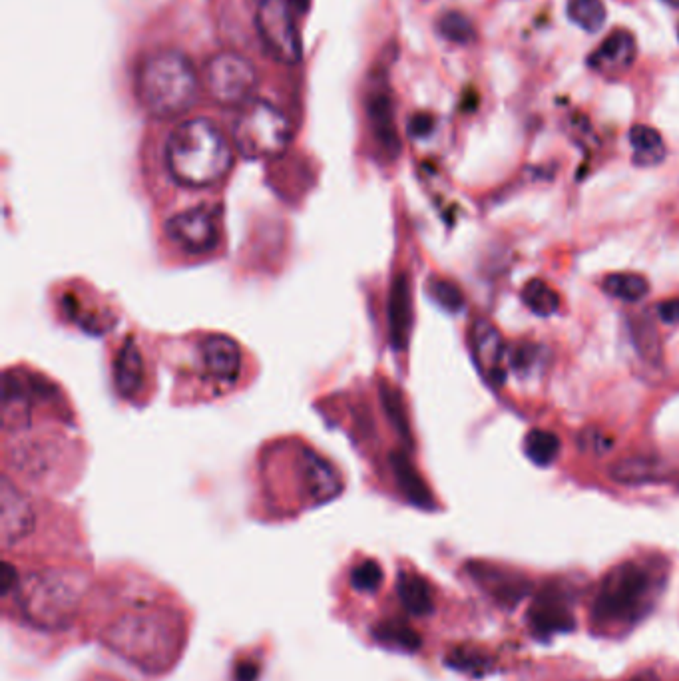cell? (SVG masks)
<instances>
[{"label": "cell", "mask_w": 679, "mask_h": 681, "mask_svg": "<svg viewBox=\"0 0 679 681\" xmlns=\"http://www.w3.org/2000/svg\"><path fill=\"white\" fill-rule=\"evenodd\" d=\"M166 164L176 182L208 188L222 182L233 164V148L208 118L182 122L166 142Z\"/></svg>", "instance_id": "cell-1"}, {"label": "cell", "mask_w": 679, "mask_h": 681, "mask_svg": "<svg viewBox=\"0 0 679 681\" xmlns=\"http://www.w3.org/2000/svg\"><path fill=\"white\" fill-rule=\"evenodd\" d=\"M180 622L162 610H136L116 620L106 632V644L146 672L168 670L182 648Z\"/></svg>", "instance_id": "cell-2"}, {"label": "cell", "mask_w": 679, "mask_h": 681, "mask_svg": "<svg viewBox=\"0 0 679 681\" xmlns=\"http://www.w3.org/2000/svg\"><path fill=\"white\" fill-rule=\"evenodd\" d=\"M136 94L148 114L176 118L198 102L200 78L184 52L162 48L142 60L136 76Z\"/></svg>", "instance_id": "cell-3"}, {"label": "cell", "mask_w": 679, "mask_h": 681, "mask_svg": "<svg viewBox=\"0 0 679 681\" xmlns=\"http://www.w3.org/2000/svg\"><path fill=\"white\" fill-rule=\"evenodd\" d=\"M652 606V580L636 562L612 568L600 582L592 602V622L600 628L630 626Z\"/></svg>", "instance_id": "cell-4"}, {"label": "cell", "mask_w": 679, "mask_h": 681, "mask_svg": "<svg viewBox=\"0 0 679 681\" xmlns=\"http://www.w3.org/2000/svg\"><path fill=\"white\" fill-rule=\"evenodd\" d=\"M291 138L289 118L271 102L253 98L241 106L233 126V142L243 158H277L289 148Z\"/></svg>", "instance_id": "cell-5"}, {"label": "cell", "mask_w": 679, "mask_h": 681, "mask_svg": "<svg viewBox=\"0 0 679 681\" xmlns=\"http://www.w3.org/2000/svg\"><path fill=\"white\" fill-rule=\"evenodd\" d=\"M20 590V602L26 618L40 628L66 626L80 604V580L62 572H44L28 576Z\"/></svg>", "instance_id": "cell-6"}, {"label": "cell", "mask_w": 679, "mask_h": 681, "mask_svg": "<svg viewBox=\"0 0 679 681\" xmlns=\"http://www.w3.org/2000/svg\"><path fill=\"white\" fill-rule=\"evenodd\" d=\"M255 28L265 50L285 66H295L303 58V44L287 0H259L255 8Z\"/></svg>", "instance_id": "cell-7"}, {"label": "cell", "mask_w": 679, "mask_h": 681, "mask_svg": "<svg viewBox=\"0 0 679 681\" xmlns=\"http://www.w3.org/2000/svg\"><path fill=\"white\" fill-rule=\"evenodd\" d=\"M257 84L259 76L255 66L237 52H218L206 66L208 94L222 106L247 104L253 100Z\"/></svg>", "instance_id": "cell-8"}, {"label": "cell", "mask_w": 679, "mask_h": 681, "mask_svg": "<svg viewBox=\"0 0 679 681\" xmlns=\"http://www.w3.org/2000/svg\"><path fill=\"white\" fill-rule=\"evenodd\" d=\"M166 233L184 251L194 255H204L212 251L220 241L216 214L206 206L174 216L166 224Z\"/></svg>", "instance_id": "cell-9"}, {"label": "cell", "mask_w": 679, "mask_h": 681, "mask_svg": "<svg viewBox=\"0 0 679 681\" xmlns=\"http://www.w3.org/2000/svg\"><path fill=\"white\" fill-rule=\"evenodd\" d=\"M526 618L532 634L538 638H550L574 630L572 610L566 600L554 590L540 592L534 598V604L528 608Z\"/></svg>", "instance_id": "cell-10"}, {"label": "cell", "mask_w": 679, "mask_h": 681, "mask_svg": "<svg viewBox=\"0 0 679 681\" xmlns=\"http://www.w3.org/2000/svg\"><path fill=\"white\" fill-rule=\"evenodd\" d=\"M470 347L484 375L494 385H502L506 379V373L502 367L504 343H502L498 329L486 319H476L470 329Z\"/></svg>", "instance_id": "cell-11"}, {"label": "cell", "mask_w": 679, "mask_h": 681, "mask_svg": "<svg viewBox=\"0 0 679 681\" xmlns=\"http://www.w3.org/2000/svg\"><path fill=\"white\" fill-rule=\"evenodd\" d=\"M0 516L2 544L6 548L24 540L34 528V512L30 502L8 480L2 482Z\"/></svg>", "instance_id": "cell-12"}, {"label": "cell", "mask_w": 679, "mask_h": 681, "mask_svg": "<svg viewBox=\"0 0 679 681\" xmlns=\"http://www.w3.org/2000/svg\"><path fill=\"white\" fill-rule=\"evenodd\" d=\"M202 361L206 373L214 381L222 385H231L237 381L241 371V351L231 337L210 335L202 343Z\"/></svg>", "instance_id": "cell-13"}, {"label": "cell", "mask_w": 679, "mask_h": 681, "mask_svg": "<svg viewBox=\"0 0 679 681\" xmlns=\"http://www.w3.org/2000/svg\"><path fill=\"white\" fill-rule=\"evenodd\" d=\"M636 52L634 36L628 30H616L592 54L590 66L604 76H618L634 64Z\"/></svg>", "instance_id": "cell-14"}, {"label": "cell", "mask_w": 679, "mask_h": 681, "mask_svg": "<svg viewBox=\"0 0 679 681\" xmlns=\"http://www.w3.org/2000/svg\"><path fill=\"white\" fill-rule=\"evenodd\" d=\"M301 470L303 486L313 502H327L335 498L343 488L339 472L333 468L331 462H327L319 454L309 451L301 454Z\"/></svg>", "instance_id": "cell-15"}, {"label": "cell", "mask_w": 679, "mask_h": 681, "mask_svg": "<svg viewBox=\"0 0 679 681\" xmlns=\"http://www.w3.org/2000/svg\"><path fill=\"white\" fill-rule=\"evenodd\" d=\"M472 576L474 580L498 602V604H504V606H512L516 602H520L530 586L528 582L518 576V574H512L508 570H500V568H494V566H488V564H480V566H472Z\"/></svg>", "instance_id": "cell-16"}, {"label": "cell", "mask_w": 679, "mask_h": 681, "mask_svg": "<svg viewBox=\"0 0 679 681\" xmlns=\"http://www.w3.org/2000/svg\"><path fill=\"white\" fill-rule=\"evenodd\" d=\"M389 325L393 345L397 349H405L413 325V297L407 275H399L393 283L389 299Z\"/></svg>", "instance_id": "cell-17"}, {"label": "cell", "mask_w": 679, "mask_h": 681, "mask_svg": "<svg viewBox=\"0 0 679 681\" xmlns=\"http://www.w3.org/2000/svg\"><path fill=\"white\" fill-rule=\"evenodd\" d=\"M369 120H371V130L381 146V150L389 156L395 158L401 152V140L395 128V114H393V102L387 92H377L369 100Z\"/></svg>", "instance_id": "cell-18"}, {"label": "cell", "mask_w": 679, "mask_h": 681, "mask_svg": "<svg viewBox=\"0 0 679 681\" xmlns=\"http://www.w3.org/2000/svg\"><path fill=\"white\" fill-rule=\"evenodd\" d=\"M114 383L120 395L132 399L140 393L144 383V359L134 343V339H126L118 357L114 361Z\"/></svg>", "instance_id": "cell-19"}, {"label": "cell", "mask_w": 679, "mask_h": 681, "mask_svg": "<svg viewBox=\"0 0 679 681\" xmlns=\"http://www.w3.org/2000/svg\"><path fill=\"white\" fill-rule=\"evenodd\" d=\"M610 476L624 484H644V482H658L670 476V466L660 460L632 456L622 458L610 466Z\"/></svg>", "instance_id": "cell-20"}, {"label": "cell", "mask_w": 679, "mask_h": 681, "mask_svg": "<svg viewBox=\"0 0 679 681\" xmlns=\"http://www.w3.org/2000/svg\"><path fill=\"white\" fill-rule=\"evenodd\" d=\"M630 144L634 150V162L638 166L652 168L662 164L666 158V142L662 134L652 126H634L630 130Z\"/></svg>", "instance_id": "cell-21"}, {"label": "cell", "mask_w": 679, "mask_h": 681, "mask_svg": "<svg viewBox=\"0 0 679 681\" xmlns=\"http://www.w3.org/2000/svg\"><path fill=\"white\" fill-rule=\"evenodd\" d=\"M399 598L403 606L413 614V616H427L433 612V590L427 584L425 578L413 572H403L399 576Z\"/></svg>", "instance_id": "cell-22"}, {"label": "cell", "mask_w": 679, "mask_h": 681, "mask_svg": "<svg viewBox=\"0 0 679 681\" xmlns=\"http://www.w3.org/2000/svg\"><path fill=\"white\" fill-rule=\"evenodd\" d=\"M393 468H395L399 486L403 488L407 498L411 502H415L417 506L429 508L433 504V496H431L427 484L423 482V478L419 476V472L413 468V464L405 456L399 454V456H393Z\"/></svg>", "instance_id": "cell-23"}, {"label": "cell", "mask_w": 679, "mask_h": 681, "mask_svg": "<svg viewBox=\"0 0 679 681\" xmlns=\"http://www.w3.org/2000/svg\"><path fill=\"white\" fill-rule=\"evenodd\" d=\"M604 291L616 299L636 303L644 299L650 291V283L646 277L638 273H612L602 283Z\"/></svg>", "instance_id": "cell-24"}, {"label": "cell", "mask_w": 679, "mask_h": 681, "mask_svg": "<svg viewBox=\"0 0 679 681\" xmlns=\"http://www.w3.org/2000/svg\"><path fill=\"white\" fill-rule=\"evenodd\" d=\"M524 453L536 466H550L560 454V439L542 429H534L524 439Z\"/></svg>", "instance_id": "cell-25"}, {"label": "cell", "mask_w": 679, "mask_h": 681, "mask_svg": "<svg viewBox=\"0 0 679 681\" xmlns=\"http://www.w3.org/2000/svg\"><path fill=\"white\" fill-rule=\"evenodd\" d=\"M522 301L526 303V307L532 313H536L540 317H548V315L556 313L558 307H560L558 293L542 279H532L524 285Z\"/></svg>", "instance_id": "cell-26"}, {"label": "cell", "mask_w": 679, "mask_h": 681, "mask_svg": "<svg viewBox=\"0 0 679 681\" xmlns=\"http://www.w3.org/2000/svg\"><path fill=\"white\" fill-rule=\"evenodd\" d=\"M568 18L586 32H598L608 18L602 0H568Z\"/></svg>", "instance_id": "cell-27"}, {"label": "cell", "mask_w": 679, "mask_h": 681, "mask_svg": "<svg viewBox=\"0 0 679 681\" xmlns=\"http://www.w3.org/2000/svg\"><path fill=\"white\" fill-rule=\"evenodd\" d=\"M632 337L634 345L640 351V355L648 361H660L662 359V343L658 337L656 327L648 319H638L632 323Z\"/></svg>", "instance_id": "cell-28"}, {"label": "cell", "mask_w": 679, "mask_h": 681, "mask_svg": "<svg viewBox=\"0 0 679 681\" xmlns=\"http://www.w3.org/2000/svg\"><path fill=\"white\" fill-rule=\"evenodd\" d=\"M439 32L454 44H470L474 40V26L462 12H445L439 18Z\"/></svg>", "instance_id": "cell-29"}, {"label": "cell", "mask_w": 679, "mask_h": 681, "mask_svg": "<svg viewBox=\"0 0 679 681\" xmlns=\"http://www.w3.org/2000/svg\"><path fill=\"white\" fill-rule=\"evenodd\" d=\"M447 662L453 670L470 674V676H484L492 666L488 656H484L476 650H462V648L453 650Z\"/></svg>", "instance_id": "cell-30"}, {"label": "cell", "mask_w": 679, "mask_h": 681, "mask_svg": "<svg viewBox=\"0 0 679 681\" xmlns=\"http://www.w3.org/2000/svg\"><path fill=\"white\" fill-rule=\"evenodd\" d=\"M429 295L447 311H460L464 307V295L460 291V287L449 281V279H441V277H433L429 281Z\"/></svg>", "instance_id": "cell-31"}, {"label": "cell", "mask_w": 679, "mask_h": 681, "mask_svg": "<svg viewBox=\"0 0 679 681\" xmlns=\"http://www.w3.org/2000/svg\"><path fill=\"white\" fill-rule=\"evenodd\" d=\"M383 582V570L375 560H365L351 572V584L359 592H375Z\"/></svg>", "instance_id": "cell-32"}, {"label": "cell", "mask_w": 679, "mask_h": 681, "mask_svg": "<svg viewBox=\"0 0 679 681\" xmlns=\"http://www.w3.org/2000/svg\"><path fill=\"white\" fill-rule=\"evenodd\" d=\"M379 636L387 644H393V646H397L401 650H409V652H413L421 646L419 634L405 624H385V626H381Z\"/></svg>", "instance_id": "cell-33"}, {"label": "cell", "mask_w": 679, "mask_h": 681, "mask_svg": "<svg viewBox=\"0 0 679 681\" xmlns=\"http://www.w3.org/2000/svg\"><path fill=\"white\" fill-rule=\"evenodd\" d=\"M385 403L389 407V411H393V419L395 423L407 433V419H405V409H403V403H401V397L397 393H391V391H385Z\"/></svg>", "instance_id": "cell-34"}, {"label": "cell", "mask_w": 679, "mask_h": 681, "mask_svg": "<svg viewBox=\"0 0 679 681\" xmlns=\"http://www.w3.org/2000/svg\"><path fill=\"white\" fill-rule=\"evenodd\" d=\"M658 315L664 323L676 325L679 323V299H668L658 305Z\"/></svg>", "instance_id": "cell-35"}, {"label": "cell", "mask_w": 679, "mask_h": 681, "mask_svg": "<svg viewBox=\"0 0 679 681\" xmlns=\"http://www.w3.org/2000/svg\"><path fill=\"white\" fill-rule=\"evenodd\" d=\"M433 130V120L425 114H419L411 120V132L413 136H427Z\"/></svg>", "instance_id": "cell-36"}, {"label": "cell", "mask_w": 679, "mask_h": 681, "mask_svg": "<svg viewBox=\"0 0 679 681\" xmlns=\"http://www.w3.org/2000/svg\"><path fill=\"white\" fill-rule=\"evenodd\" d=\"M582 439H590V441H592V449L598 454L606 453V451L614 445V441H612L610 437H606V435H602V433H596V431H594L592 437H590V433H584Z\"/></svg>", "instance_id": "cell-37"}, {"label": "cell", "mask_w": 679, "mask_h": 681, "mask_svg": "<svg viewBox=\"0 0 679 681\" xmlns=\"http://www.w3.org/2000/svg\"><path fill=\"white\" fill-rule=\"evenodd\" d=\"M0 588H2V594H10L14 588H16V572L10 564H4L2 566V578H0Z\"/></svg>", "instance_id": "cell-38"}, {"label": "cell", "mask_w": 679, "mask_h": 681, "mask_svg": "<svg viewBox=\"0 0 679 681\" xmlns=\"http://www.w3.org/2000/svg\"><path fill=\"white\" fill-rule=\"evenodd\" d=\"M291 6H293V10H297V12H307L309 10V4H311V0H287Z\"/></svg>", "instance_id": "cell-39"}, {"label": "cell", "mask_w": 679, "mask_h": 681, "mask_svg": "<svg viewBox=\"0 0 679 681\" xmlns=\"http://www.w3.org/2000/svg\"><path fill=\"white\" fill-rule=\"evenodd\" d=\"M630 681H660L656 680L654 676H650V674H642V676H638V678H634V680Z\"/></svg>", "instance_id": "cell-40"}, {"label": "cell", "mask_w": 679, "mask_h": 681, "mask_svg": "<svg viewBox=\"0 0 679 681\" xmlns=\"http://www.w3.org/2000/svg\"><path fill=\"white\" fill-rule=\"evenodd\" d=\"M664 2H668V4L674 6V8H679V0H664Z\"/></svg>", "instance_id": "cell-41"}]
</instances>
